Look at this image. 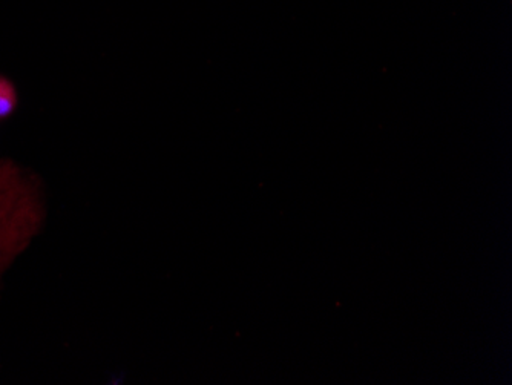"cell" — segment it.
Masks as SVG:
<instances>
[{
	"instance_id": "cell-1",
	"label": "cell",
	"mask_w": 512,
	"mask_h": 385,
	"mask_svg": "<svg viewBox=\"0 0 512 385\" xmlns=\"http://www.w3.org/2000/svg\"><path fill=\"white\" fill-rule=\"evenodd\" d=\"M43 218L45 208L36 181L10 160H0V275L27 251Z\"/></svg>"
},
{
	"instance_id": "cell-2",
	"label": "cell",
	"mask_w": 512,
	"mask_h": 385,
	"mask_svg": "<svg viewBox=\"0 0 512 385\" xmlns=\"http://www.w3.org/2000/svg\"><path fill=\"white\" fill-rule=\"evenodd\" d=\"M17 94L13 83L0 76V119L10 116L16 109Z\"/></svg>"
}]
</instances>
